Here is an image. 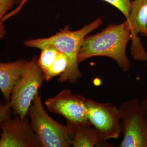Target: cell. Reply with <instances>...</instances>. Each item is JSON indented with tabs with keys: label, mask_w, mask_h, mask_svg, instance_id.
<instances>
[{
	"label": "cell",
	"mask_w": 147,
	"mask_h": 147,
	"mask_svg": "<svg viewBox=\"0 0 147 147\" xmlns=\"http://www.w3.org/2000/svg\"><path fill=\"white\" fill-rule=\"evenodd\" d=\"M22 0H15V3H18V5L20 3V2H21Z\"/></svg>",
	"instance_id": "d6986e66"
},
{
	"label": "cell",
	"mask_w": 147,
	"mask_h": 147,
	"mask_svg": "<svg viewBox=\"0 0 147 147\" xmlns=\"http://www.w3.org/2000/svg\"><path fill=\"white\" fill-rule=\"evenodd\" d=\"M26 61L0 63V90L5 101H10L12 90L20 79Z\"/></svg>",
	"instance_id": "30bf717a"
},
{
	"label": "cell",
	"mask_w": 147,
	"mask_h": 147,
	"mask_svg": "<svg viewBox=\"0 0 147 147\" xmlns=\"http://www.w3.org/2000/svg\"><path fill=\"white\" fill-rule=\"evenodd\" d=\"M74 147H113L103 140L99 132L90 122L80 124L75 126L72 141Z\"/></svg>",
	"instance_id": "8fae6325"
},
{
	"label": "cell",
	"mask_w": 147,
	"mask_h": 147,
	"mask_svg": "<svg viewBox=\"0 0 147 147\" xmlns=\"http://www.w3.org/2000/svg\"><path fill=\"white\" fill-rule=\"evenodd\" d=\"M40 50V55L38 58V64L44 75L53 65L59 51L51 46L44 47Z\"/></svg>",
	"instance_id": "7c38bea8"
},
{
	"label": "cell",
	"mask_w": 147,
	"mask_h": 147,
	"mask_svg": "<svg viewBox=\"0 0 147 147\" xmlns=\"http://www.w3.org/2000/svg\"><path fill=\"white\" fill-rule=\"evenodd\" d=\"M145 37H147V35H146V36H145Z\"/></svg>",
	"instance_id": "ffe728a7"
},
{
	"label": "cell",
	"mask_w": 147,
	"mask_h": 147,
	"mask_svg": "<svg viewBox=\"0 0 147 147\" xmlns=\"http://www.w3.org/2000/svg\"><path fill=\"white\" fill-rule=\"evenodd\" d=\"M111 5L116 7L121 11L125 18V20L128 21L129 18L130 4L131 0H103Z\"/></svg>",
	"instance_id": "9a60e30c"
},
{
	"label": "cell",
	"mask_w": 147,
	"mask_h": 147,
	"mask_svg": "<svg viewBox=\"0 0 147 147\" xmlns=\"http://www.w3.org/2000/svg\"><path fill=\"white\" fill-rule=\"evenodd\" d=\"M86 98L63 89L55 96L48 98L45 104L52 113L63 116L67 124L75 126L89 122L86 104Z\"/></svg>",
	"instance_id": "52a82bcc"
},
{
	"label": "cell",
	"mask_w": 147,
	"mask_h": 147,
	"mask_svg": "<svg viewBox=\"0 0 147 147\" xmlns=\"http://www.w3.org/2000/svg\"><path fill=\"white\" fill-rule=\"evenodd\" d=\"M68 65L69 59L67 56L59 52L50 68L44 75V80L49 81L56 76H61L66 71Z\"/></svg>",
	"instance_id": "4fadbf2b"
},
{
	"label": "cell",
	"mask_w": 147,
	"mask_h": 147,
	"mask_svg": "<svg viewBox=\"0 0 147 147\" xmlns=\"http://www.w3.org/2000/svg\"><path fill=\"white\" fill-rule=\"evenodd\" d=\"M15 3V0H0V40L5 35L4 17Z\"/></svg>",
	"instance_id": "5bb4252c"
},
{
	"label": "cell",
	"mask_w": 147,
	"mask_h": 147,
	"mask_svg": "<svg viewBox=\"0 0 147 147\" xmlns=\"http://www.w3.org/2000/svg\"><path fill=\"white\" fill-rule=\"evenodd\" d=\"M131 31V55L135 60L147 61V52L139 37L147 34V0L131 1L129 20L127 21Z\"/></svg>",
	"instance_id": "9c48e42d"
},
{
	"label": "cell",
	"mask_w": 147,
	"mask_h": 147,
	"mask_svg": "<svg viewBox=\"0 0 147 147\" xmlns=\"http://www.w3.org/2000/svg\"><path fill=\"white\" fill-rule=\"evenodd\" d=\"M44 80L37 56L26 61L21 76L12 90L9 101L16 116L22 119L26 117L33 100Z\"/></svg>",
	"instance_id": "277c9868"
},
{
	"label": "cell",
	"mask_w": 147,
	"mask_h": 147,
	"mask_svg": "<svg viewBox=\"0 0 147 147\" xmlns=\"http://www.w3.org/2000/svg\"><path fill=\"white\" fill-rule=\"evenodd\" d=\"M86 104L88 121L101 138L106 141L118 138L121 132L119 108L110 102H100L90 99H86Z\"/></svg>",
	"instance_id": "8992f818"
},
{
	"label": "cell",
	"mask_w": 147,
	"mask_h": 147,
	"mask_svg": "<svg viewBox=\"0 0 147 147\" xmlns=\"http://www.w3.org/2000/svg\"><path fill=\"white\" fill-rule=\"evenodd\" d=\"M102 24V19L98 18L76 31H71L70 27L67 26L51 37L26 40L24 45L27 47L40 50L44 47L51 46L65 55L69 59L68 67L66 71L59 76L58 81L61 83L69 81L71 84H75L81 76L78 55L84 38Z\"/></svg>",
	"instance_id": "7a4b0ae2"
},
{
	"label": "cell",
	"mask_w": 147,
	"mask_h": 147,
	"mask_svg": "<svg viewBox=\"0 0 147 147\" xmlns=\"http://www.w3.org/2000/svg\"><path fill=\"white\" fill-rule=\"evenodd\" d=\"M27 114L41 147L72 146L75 127L63 125L53 119L45 110L39 93L33 99Z\"/></svg>",
	"instance_id": "3957f363"
},
{
	"label": "cell",
	"mask_w": 147,
	"mask_h": 147,
	"mask_svg": "<svg viewBox=\"0 0 147 147\" xmlns=\"http://www.w3.org/2000/svg\"></svg>",
	"instance_id": "44dd1931"
},
{
	"label": "cell",
	"mask_w": 147,
	"mask_h": 147,
	"mask_svg": "<svg viewBox=\"0 0 147 147\" xmlns=\"http://www.w3.org/2000/svg\"><path fill=\"white\" fill-rule=\"evenodd\" d=\"M141 104H142V106H143L144 110L146 111L147 115V98L142 100Z\"/></svg>",
	"instance_id": "ac0fdd59"
},
{
	"label": "cell",
	"mask_w": 147,
	"mask_h": 147,
	"mask_svg": "<svg viewBox=\"0 0 147 147\" xmlns=\"http://www.w3.org/2000/svg\"><path fill=\"white\" fill-rule=\"evenodd\" d=\"M11 108L9 101H0V124L3 120L11 117Z\"/></svg>",
	"instance_id": "2e32d148"
},
{
	"label": "cell",
	"mask_w": 147,
	"mask_h": 147,
	"mask_svg": "<svg viewBox=\"0 0 147 147\" xmlns=\"http://www.w3.org/2000/svg\"><path fill=\"white\" fill-rule=\"evenodd\" d=\"M28 0H22L20 3L19 4L18 6L16 8V9H14V10L11 11V14L12 16H15L16 14H17L21 10V8L23 7V6L25 5V4L27 2Z\"/></svg>",
	"instance_id": "e0dca14e"
},
{
	"label": "cell",
	"mask_w": 147,
	"mask_h": 147,
	"mask_svg": "<svg viewBox=\"0 0 147 147\" xmlns=\"http://www.w3.org/2000/svg\"><path fill=\"white\" fill-rule=\"evenodd\" d=\"M121 132L119 147H147V115L137 99L126 100L119 107Z\"/></svg>",
	"instance_id": "5b68a950"
},
{
	"label": "cell",
	"mask_w": 147,
	"mask_h": 147,
	"mask_svg": "<svg viewBox=\"0 0 147 147\" xmlns=\"http://www.w3.org/2000/svg\"><path fill=\"white\" fill-rule=\"evenodd\" d=\"M0 147H41L27 117H11L0 124Z\"/></svg>",
	"instance_id": "ba28073f"
},
{
	"label": "cell",
	"mask_w": 147,
	"mask_h": 147,
	"mask_svg": "<svg viewBox=\"0 0 147 147\" xmlns=\"http://www.w3.org/2000/svg\"><path fill=\"white\" fill-rule=\"evenodd\" d=\"M131 40V31L125 20L119 24H110L101 31L84 38L78 55L79 63L97 56L113 59L123 71L130 68L126 55L127 45Z\"/></svg>",
	"instance_id": "6da1fadb"
}]
</instances>
